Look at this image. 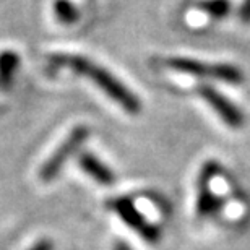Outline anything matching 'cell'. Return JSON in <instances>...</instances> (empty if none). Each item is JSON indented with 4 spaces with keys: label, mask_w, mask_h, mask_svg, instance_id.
Instances as JSON below:
<instances>
[{
    "label": "cell",
    "mask_w": 250,
    "mask_h": 250,
    "mask_svg": "<svg viewBox=\"0 0 250 250\" xmlns=\"http://www.w3.org/2000/svg\"><path fill=\"white\" fill-rule=\"evenodd\" d=\"M197 8L214 20H223L231 12V0H202Z\"/></svg>",
    "instance_id": "30bf717a"
},
{
    "label": "cell",
    "mask_w": 250,
    "mask_h": 250,
    "mask_svg": "<svg viewBox=\"0 0 250 250\" xmlns=\"http://www.w3.org/2000/svg\"><path fill=\"white\" fill-rule=\"evenodd\" d=\"M52 10L62 24H73L80 20V12L70 0H54Z\"/></svg>",
    "instance_id": "9c48e42d"
},
{
    "label": "cell",
    "mask_w": 250,
    "mask_h": 250,
    "mask_svg": "<svg viewBox=\"0 0 250 250\" xmlns=\"http://www.w3.org/2000/svg\"><path fill=\"white\" fill-rule=\"evenodd\" d=\"M106 207L112 209L127 226L138 234L143 241L156 244L161 239V228L148 221L143 216L142 211L135 207L133 200L127 197V195H121V197H112L106 202Z\"/></svg>",
    "instance_id": "277c9868"
},
{
    "label": "cell",
    "mask_w": 250,
    "mask_h": 250,
    "mask_svg": "<svg viewBox=\"0 0 250 250\" xmlns=\"http://www.w3.org/2000/svg\"><path fill=\"white\" fill-rule=\"evenodd\" d=\"M51 62L54 67H68L75 73L86 77L88 80L96 84L101 91L106 94L109 99L119 104L127 114L137 116L142 111V103L125 84L117 80L114 75L98 63H93L89 59L82 56H65V54H57L51 56Z\"/></svg>",
    "instance_id": "6da1fadb"
},
{
    "label": "cell",
    "mask_w": 250,
    "mask_h": 250,
    "mask_svg": "<svg viewBox=\"0 0 250 250\" xmlns=\"http://www.w3.org/2000/svg\"><path fill=\"white\" fill-rule=\"evenodd\" d=\"M167 65L176 72L193 75L202 78H213L219 82H226L231 84H239L244 80L241 68L231 63H209L203 61H195L188 57H172L167 61Z\"/></svg>",
    "instance_id": "7a4b0ae2"
},
{
    "label": "cell",
    "mask_w": 250,
    "mask_h": 250,
    "mask_svg": "<svg viewBox=\"0 0 250 250\" xmlns=\"http://www.w3.org/2000/svg\"><path fill=\"white\" fill-rule=\"evenodd\" d=\"M20 67V56L12 49L0 52V89H8Z\"/></svg>",
    "instance_id": "ba28073f"
},
{
    "label": "cell",
    "mask_w": 250,
    "mask_h": 250,
    "mask_svg": "<svg viewBox=\"0 0 250 250\" xmlns=\"http://www.w3.org/2000/svg\"><path fill=\"white\" fill-rule=\"evenodd\" d=\"M112 250H133V249L130 247L127 242H124V241H116V242H114Z\"/></svg>",
    "instance_id": "4fadbf2b"
},
{
    "label": "cell",
    "mask_w": 250,
    "mask_h": 250,
    "mask_svg": "<svg viewBox=\"0 0 250 250\" xmlns=\"http://www.w3.org/2000/svg\"><path fill=\"white\" fill-rule=\"evenodd\" d=\"M197 93L228 127H231V128L244 127L246 117H244L242 111L231 101V99L224 96L223 93H219L216 88L209 86V84H200L197 88Z\"/></svg>",
    "instance_id": "8992f818"
},
{
    "label": "cell",
    "mask_w": 250,
    "mask_h": 250,
    "mask_svg": "<svg viewBox=\"0 0 250 250\" xmlns=\"http://www.w3.org/2000/svg\"><path fill=\"white\" fill-rule=\"evenodd\" d=\"M88 137H89V128L86 125H77L68 133V137L59 145L56 151L47 158V161L41 166V169H39V181L42 182L54 181L59 176V172L62 171L63 164L68 161V158H72L83 146Z\"/></svg>",
    "instance_id": "5b68a950"
},
{
    "label": "cell",
    "mask_w": 250,
    "mask_h": 250,
    "mask_svg": "<svg viewBox=\"0 0 250 250\" xmlns=\"http://www.w3.org/2000/svg\"><path fill=\"white\" fill-rule=\"evenodd\" d=\"M239 18L242 23H250V0H242V5L239 8Z\"/></svg>",
    "instance_id": "8fae6325"
},
{
    "label": "cell",
    "mask_w": 250,
    "mask_h": 250,
    "mask_svg": "<svg viewBox=\"0 0 250 250\" xmlns=\"http://www.w3.org/2000/svg\"><path fill=\"white\" fill-rule=\"evenodd\" d=\"M219 172H221V167L214 159H208L200 169L197 179V203H195V213L198 219L216 216L226 205V200L211 190V181Z\"/></svg>",
    "instance_id": "3957f363"
},
{
    "label": "cell",
    "mask_w": 250,
    "mask_h": 250,
    "mask_svg": "<svg viewBox=\"0 0 250 250\" xmlns=\"http://www.w3.org/2000/svg\"><path fill=\"white\" fill-rule=\"evenodd\" d=\"M28 250H54V244L51 239H39L36 244H33Z\"/></svg>",
    "instance_id": "7c38bea8"
},
{
    "label": "cell",
    "mask_w": 250,
    "mask_h": 250,
    "mask_svg": "<svg viewBox=\"0 0 250 250\" xmlns=\"http://www.w3.org/2000/svg\"><path fill=\"white\" fill-rule=\"evenodd\" d=\"M78 166L88 174L93 181H96L101 186H112L116 182V174L109 166H106L98 156L93 153L84 151L78 156Z\"/></svg>",
    "instance_id": "52a82bcc"
}]
</instances>
